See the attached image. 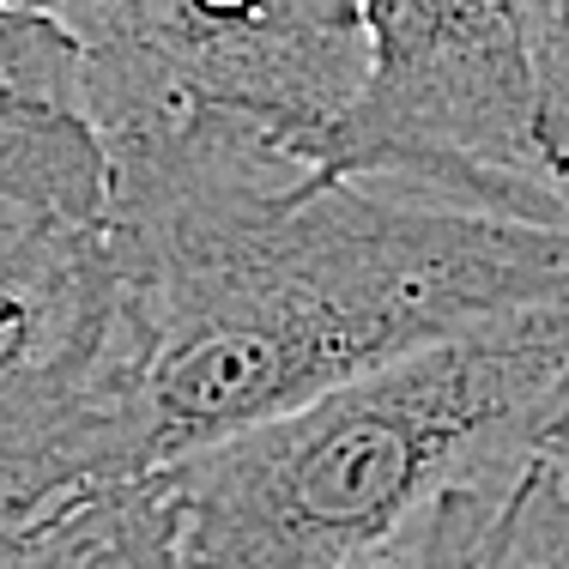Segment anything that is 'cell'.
Masks as SVG:
<instances>
[{"label":"cell","instance_id":"cell-1","mask_svg":"<svg viewBox=\"0 0 569 569\" xmlns=\"http://www.w3.org/2000/svg\"><path fill=\"white\" fill-rule=\"evenodd\" d=\"M103 170L140 472L569 303V230L376 194L224 116L110 140Z\"/></svg>","mask_w":569,"mask_h":569},{"label":"cell","instance_id":"cell-2","mask_svg":"<svg viewBox=\"0 0 569 569\" xmlns=\"http://www.w3.org/2000/svg\"><path fill=\"white\" fill-rule=\"evenodd\" d=\"M569 412V303L340 382L176 460L170 569H351L509 485Z\"/></svg>","mask_w":569,"mask_h":569},{"label":"cell","instance_id":"cell-3","mask_svg":"<svg viewBox=\"0 0 569 569\" xmlns=\"http://www.w3.org/2000/svg\"><path fill=\"white\" fill-rule=\"evenodd\" d=\"M363 86L316 170L376 194L569 230L533 133L515 0H358Z\"/></svg>","mask_w":569,"mask_h":569},{"label":"cell","instance_id":"cell-4","mask_svg":"<svg viewBox=\"0 0 569 569\" xmlns=\"http://www.w3.org/2000/svg\"><path fill=\"white\" fill-rule=\"evenodd\" d=\"M98 146L224 116L316 170L363 86L358 0H56Z\"/></svg>","mask_w":569,"mask_h":569},{"label":"cell","instance_id":"cell-5","mask_svg":"<svg viewBox=\"0 0 569 569\" xmlns=\"http://www.w3.org/2000/svg\"><path fill=\"white\" fill-rule=\"evenodd\" d=\"M116 479L140 455L110 237H0V539Z\"/></svg>","mask_w":569,"mask_h":569},{"label":"cell","instance_id":"cell-6","mask_svg":"<svg viewBox=\"0 0 569 569\" xmlns=\"http://www.w3.org/2000/svg\"><path fill=\"white\" fill-rule=\"evenodd\" d=\"M79 67V37L56 12L0 7V237L98 230L110 212Z\"/></svg>","mask_w":569,"mask_h":569},{"label":"cell","instance_id":"cell-7","mask_svg":"<svg viewBox=\"0 0 569 569\" xmlns=\"http://www.w3.org/2000/svg\"><path fill=\"white\" fill-rule=\"evenodd\" d=\"M472 569H569V460L546 442L503 497Z\"/></svg>","mask_w":569,"mask_h":569},{"label":"cell","instance_id":"cell-8","mask_svg":"<svg viewBox=\"0 0 569 569\" xmlns=\"http://www.w3.org/2000/svg\"><path fill=\"white\" fill-rule=\"evenodd\" d=\"M527 91H533V133L546 170L569 200V0H515Z\"/></svg>","mask_w":569,"mask_h":569},{"label":"cell","instance_id":"cell-9","mask_svg":"<svg viewBox=\"0 0 569 569\" xmlns=\"http://www.w3.org/2000/svg\"><path fill=\"white\" fill-rule=\"evenodd\" d=\"M546 449L569 460V412H563V425H558V430H551V437H546Z\"/></svg>","mask_w":569,"mask_h":569},{"label":"cell","instance_id":"cell-10","mask_svg":"<svg viewBox=\"0 0 569 569\" xmlns=\"http://www.w3.org/2000/svg\"><path fill=\"white\" fill-rule=\"evenodd\" d=\"M0 7H12V12H56V0H0Z\"/></svg>","mask_w":569,"mask_h":569}]
</instances>
